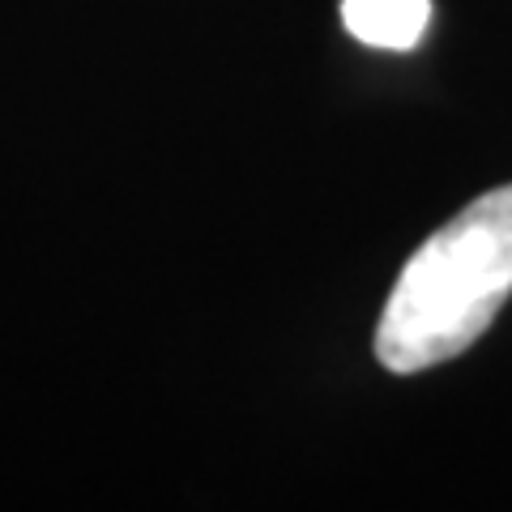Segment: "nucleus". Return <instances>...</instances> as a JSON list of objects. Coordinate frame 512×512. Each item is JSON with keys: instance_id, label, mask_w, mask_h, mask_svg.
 Segmentation results:
<instances>
[{"instance_id": "obj_2", "label": "nucleus", "mask_w": 512, "mask_h": 512, "mask_svg": "<svg viewBox=\"0 0 512 512\" xmlns=\"http://www.w3.org/2000/svg\"><path fill=\"white\" fill-rule=\"evenodd\" d=\"M431 18V0H342L346 30L367 47L406 52L423 39Z\"/></svg>"}, {"instance_id": "obj_1", "label": "nucleus", "mask_w": 512, "mask_h": 512, "mask_svg": "<svg viewBox=\"0 0 512 512\" xmlns=\"http://www.w3.org/2000/svg\"><path fill=\"white\" fill-rule=\"evenodd\" d=\"M512 295V184L491 188L406 261L376 329L389 372H427L487 333Z\"/></svg>"}]
</instances>
